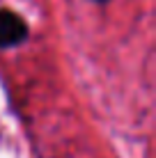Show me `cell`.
I'll return each mask as SVG.
<instances>
[{
	"instance_id": "1",
	"label": "cell",
	"mask_w": 156,
	"mask_h": 158,
	"mask_svg": "<svg viewBox=\"0 0 156 158\" xmlns=\"http://www.w3.org/2000/svg\"><path fill=\"white\" fill-rule=\"evenodd\" d=\"M28 37V25L16 12L0 9V48L16 46Z\"/></svg>"
},
{
	"instance_id": "2",
	"label": "cell",
	"mask_w": 156,
	"mask_h": 158,
	"mask_svg": "<svg viewBox=\"0 0 156 158\" xmlns=\"http://www.w3.org/2000/svg\"><path fill=\"white\" fill-rule=\"evenodd\" d=\"M99 2H106V0H99Z\"/></svg>"
}]
</instances>
